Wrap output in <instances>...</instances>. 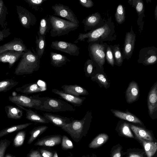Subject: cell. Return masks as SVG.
Masks as SVG:
<instances>
[{
    "mask_svg": "<svg viewBox=\"0 0 157 157\" xmlns=\"http://www.w3.org/2000/svg\"><path fill=\"white\" fill-rule=\"evenodd\" d=\"M24 53L16 67L14 74L17 75L30 74L39 70L40 59L33 48Z\"/></svg>",
    "mask_w": 157,
    "mask_h": 157,
    "instance_id": "6da1fadb",
    "label": "cell"
},
{
    "mask_svg": "<svg viewBox=\"0 0 157 157\" xmlns=\"http://www.w3.org/2000/svg\"><path fill=\"white\" fill-rule=\"evenodd\" d=\"M91 118V112L88 111L81 120H74L61 128L68 133L75 141L78 142L84 135Z\"/></svg>",
    "mask_w": 157,
    "mask_h": 157,
    "instance_id": "7a4b0ae2",
    "label": "cell"
},
{
    "mask_svg": "<svg viewBox=\"0 0 157 157\" xmlns=\"http://www.w3.org/2000/svg\"><path fill=\"white\" fill-rule=\"evenodd\" d=\"M34 96L41 102L40 105L36 109L49 112L74 111L75 110L72 105L61 99L47 97H41L39 95H34Z\"/></svg>",
    "mask_w": 157,
    "mask_h": 157,
    "instance_id": "3957f363",
    "label": "cell"
},
{
    "mask_svg": "<svg viewBox=\"0 0 157 157\" xmlns=\"http://www.w3.org/2000/svg\"><path fill=\"white\" fill-rule=\"evenodd\" d=\"M51 22L50 35L52 37L67 35L77 29L79 24L62 19L54 15H49Z\"/></svg>",
    "mask_w": 157,
    "mask_h": 157,
    "instance_id": "277c9868",
    "label": "cell"
},
{
    "mask_svg": "<svg viewBox=\"0 0 157 157\" xmlns=\"http://www.w3.org/2000/svg\"><path fill=\"white\" fill-rule=\"evenodd\" d=\"M110 29L107 25L97 28L94 30H92L86 33H80L75 43H77L78 41H84L86 39H87L86 41L88 43L94 42L98 40L100 38H103L107 36L109 33Z\"/></svg>",
    "mask_w": 157,
    "mask_h": 157,
    "instance_id": "5b68a950",
    "label": "cell"
},
{
    "mask_svg": "<svg viewBox=\"0 0 157 157\" xmlns=\"http://www.w3.org/2000/svg\"><path fill=\"white\" fill-rule=\"evenodd\" d=\"M9 100L16 105L23 107L35 109L41 104V101L36 99L34 95L29 96L23 94H16L10 96Z\"/></svg>",
    "mask_w": 157,
    "mask_h": 157,
    "instance_id": "8992f818",
    "label": "cell"
},
{
    "mask_svg": "<svg viewBox=\"0 0 157 157\" xmlns=\"http://www.w3.org/2000/svg\"><path fill=\"white\" fill-rule=\"evenodd\" d=\"M17 12L20 24L24 28L29 29L36 25V18L34 15L21 6H16Z\"/></svg>",
    "mask_w": 157,
    "mask_h": 157,
    "instance_id": "52a82bcc",
    "label": "cell"
},
{
    "mask_svg": "<svg viewBox=\"0 0 157 157\" xmlns=\"http://www.w3.org/2000/svg\"><path fill=\"white\" fill-rule=\"evenodd\" d=\"M54 15L64 18L71 22L79 24V21L73 11L69 6L63 4H56L52 6Z\"/></svg>",
    "mask_w": 157,
    "mask_h": 157,
    "instance_id": "ba28073f",
    "label": "cell"
},
{
    "mask_svg": "<svg viewBox=\"0 0 157 157\" xmlns=\"http://www.w3.org/2000/svg\"><path fill=\"white\" fill-rule=\"evenodd\" d=\"M51 47L53 49L66 53L71 56H78L79 48L76 44L63 41H52Z\"/></svg>",
    "mask_w": 157,
    "mask_h": 157,
    "instance_id": "9c48e42d",
    "label": "cell"
},
{
    "mask_svg": "<svg viewBox=\"0 0 157 157\" xmlns=\"http://www.w3.org/2000/svg\"><path fill=\"white\" fill-rule=\"evenodd\" d=\"M88 51L90 57L100 67L104 65L105 61V47L104 45L96 43H90Z\"/></svg>",
    "mask_w": 157,
    "mask_h": 157,
    "instance_id": "30bf717a",
    "label": "cell"
},
{
    "mask_svg": "<svg viewBox=\"0 0 157 157\" xmlns=\"http://www.w3.org/2000/svg\"><path fill=\"white\" fill-rule=\"evenodd\" d=\"M40 81L37 82L30 83L25 84L22 86L17 87L16 90L23 94L28 95L44 91L46 89L44 82Z\"/></svg>",
    "mask_w": 157,
    "mask_h": 157,
    "instance_id": "8fae6325",
    "label": "cell"
},
{
    "mask_svg": "<svg viewBox=\"0 0 157 157\" xmlns=\"http://www.w3.org/2000/svg\"><path fill=\"white\" fill-rule=\"evenodd\" d=\"M25 52L9 50L0 53V62L8 63L9 67L11 68L21 58Z\"/></svg>",
    "mask_w": 157,
    "mask_h": 157,
    "instance_id": "7c38bea8",
    "label": "cell"
},
{
    "mask_svg": "<svg viewBox=\"0 0 157 157\" xmlns=\"http://www.w3.org/2000/svg\"><path fill=\"white\" fill-rule=\"evenodd\" d=\"M28 49L23 40L20 38H14L11 41L0 46V53L9 50L25 52Z\"/></svg>",
    "mask_w": 157,
    "mask_h": 157,
    "instance_id": "4fadbf2b",
    "label": "cell"
},
{
    "mask_svg": "<svg viewBox=\"0 0 157 157\" xmlns=\"http://www.w3.org/2000/svg\"><path fill=\"white\" fill-rule=\"evenodd\" d=\"M52 91L53 93L59 95L62 98L71 103L75 106L78 107L82 105L86 98L85 97L75 96L56 89H52Z\"/></svg>",
    "mask_w": 157,
    "mask_h": 157,
    "instance_id": "5bb4252c",
    "label": "cell"
},
{
    "mask_svg": "<svg viewBox=\"0 0 157 157\" xmlns=\"http://www.w3.org/2000/svg\"><path fill=\"white\" fill-rule=\"evenodd\" d=\"M133 32L127 33L125 38L124 54L127 59L132 56L134 47L136 35Z\"/></svg>",
    "mask_w": 157,
    "mask_h": 157,
    "instance_id": "9a60e30c",
    "label": "cell"
},
{
    "mask_svg": "<svg viewBox=\"0 0 157 157\" xmlns=\"http://www.w3.org/2000/svg\"><path fill=\"white\" fill-rule=\"evenodd\" d=\"M43 115L49 122L55 126L61 128L70 123L71 121L70 118L50 113H44Z\"/></svg>",
    "mask_w": 157,
    "mask_h": 157,
    "instance_id": "2e32d148",
    "label": "cell"
},
{
    "mask_svg": "<svg viewBox=\"0 0 157 157\" xmlns=\"http://www.w3.org/2000/svg\"><path fill=\"white\" fill-rule=\"evenodd\" d=\"M61 141L60 135H52L39 139L34 145L44 147H53L59 145Z\"/></svg>",
    "mask_w": 157,
    "mask_h": 157,
    "instance_id": "e0dca14e",
    "label": "cell"
},
{
    "mask_svg": "<svg viewBox=\"0 0 157 157\" xmlns=\"http://www.w3.org/2000/svg\"><path fill=\"white\" fill-rule=\"evenodd\" d=\"M61 87L64 92L75 96L79 97L80 95L89 94L86 89L77 84L64 85Z\"/></svg>",
    "mask_w": 157,
    "mask_h": 157,
    "instance_id": "ac0fdd59",
    "label": "cell"
},
{
    "mask_svg": "<svg viewBox=\"0 0 157 157\" xmlns=\"http://www.w3.org/2000/svg\"><path fill=\"white\" fill-rule=\"evenodd\" d=\"M16 105L21 109L26 111V118L27 120L39 123L47 124L49 122L44 116L40 115L30 109H27L19 105Z\"/></svg>",
    "mask_w": 157,
    "mask_h": 157,
    "instance_id": "d6986e66",
    "label": "cell"
},
{
    "mask_svg": "<svg viewBox=\"0 0 157 157\" xmlns=\"http://www.w3.org/2000/svg\"><path fill=\"white\" fill-rule=\"evenodd\" d=\"M157 84L156 82L149 93L148 97V107L149 114L152 115L157 110Z\"/></svg>",
    "mask_w": 157,
    "mask_h": 157,
    "instance_id": "ffe728a7",
    "label": "cell"
},
{
    "mask_svg": "<svg viewBox=\"0 0 157 157\" xmlns=\"http://www.w3.org/2000/svg\"><path fill=\"white\" fill-rule=\"evenodd\" d=\"M50 57L51 64L54 67H61L71 61L66 56L52 52L50 53Z\"/></svg>",
    "mask_w": 157,
    "mask_h": 157,
    "instance_id": "44dd1931",
    "label": "cell"
},
{
    "mask_svg": "<svg viewBox=\"0 0 157 157\" xmlns=\"http://www.w3.org/2000/svg\"><path fill=\"white\" fill-rule=\"evenodd\" d=\"M139 95V89L137 83L134 81L132 82L129 84L126 92L127 102L131 103L136 101Z\"/></svg>",
    "mask_w": 157,
    "mask_h": 157,
    "instance_id": "7402d4cb",
    "label": "cell"
},
{
    "mask_svg": "<svg viewBox=\"0 0 157 157\" xmlns=\"http://www.w3.org/2000/svg\"><path fill=\"white\" fill-rule=\"evenodd\" d=\"M100 15L98 13H95L88 16L82 21L84 25L85 32L91 30L94 28L99 22Z\"/></svg>",
    "mask_w": 157,
    "mask_h": 157,
    "instance_id": "603a6c76",
    "label": "cell"
},
{
    "mask_svg": "<svg viewBox=\"0 0 157 157\" xmlns=\"http://www.w3.org/2000/svg\"><path fill=\"white\" fill-rule=\"evenodd\" d=\"M5 109L8 118L13 119H21L23 115V111L18 107L7 105L5 107Z\"/></svg>",
    "mask_w": 157,
    "mask_h": 157,
    "instance_id": "cb8c5ba5",
    "label": "cell"
},
{
    "mask_svg": "<svg viewBox=\"0 0 157 157\" xmlns=\"http://www.w3.org/2000/svg\"><path fill=\"white\" fill-rule=\"evenodd\" d=\"M51 22L48 15L42 18L40 21L39 27L37 32L38 36H46L47 33L51 29Z\"/></svg>",
    "mask_w": 157,
    "mask_h": 157,
    "instance_id": "d4e9b609",
    "label": "cell"
},
{
    "mask_svg": "<svg viewBox=\"0 0 157 157\" xmlns=\"http://www.w3.org/2000/svg\"><path fill=\"white\" fill-rule=\"evenodd\" d=\"M112 112L116 117L134 123L142 124L141 121L134 115L128 112L126 113L116 110L112 111Z\"/></svg>",
    "mask_w": 157,
    "mask_h": 157,
    "instance_id": "484cf974",
    "label": "cell"
},
{
    "mask_svg": "<svg viewBox=\"0 0 157 157\" xmlns=\"http://www.w3.org/2000/svg\"><path fill=\"white\" fill-rule=\"evenodd\" d=\"M32 123L13 125L0 131V138L13 132L19 131L27 128L32 124Z\"/></svg>",
    "mask_w": 157,
    "mask_h": 157,
    "instance_id": "4316f807",
    "label": "cell"
},
{
    "mask_svg": "<svg viewBox=\"0 0 157 157\" xmlns=\"http://www.w3.org/2000/svg\"><path fill=\"white\" fill-rule=\"evenodd\" d=\"M130 127L137 137L150 141L153 140L150 133L145 129L132 124H130Z\"/></svg>",
    "mask_w": 157,
    "mask_h": 157,
    "instance_id": "83f0119b",
    "label": "cell"
},
{
    "mask_svg": "<svg viewBox=\"0 0 157 157\" xmlns=\"http://www.w3.org/2000/svg\"><path fill=\"white\" fill-rule=\"evenodd\" d=\"M45 37V36H37L36 37V53L40 58L44 54L46 46Z\"/></svg>",
    "mask_w": 157,
    "mask_h": 157,
    "instance_id": "f1b7e54d",
    "label": "cell"
},
{
    "mask_svg": "<svg viewBox=\"0 0 157 157\" xmlns=\"http://www.w3.org/2000/svg\"><path fill=\"white\" fill-rule=\"evenodd\" d=\"M137 138L142 142L147 157H151L153 156L157 150L156 144L153 142L146 141L142 139Z\"/></svg>",
    "mask_w": 157,
    "mask_h": 157,
    "instance_id": "f546056e",
    "label": "cell"
},
{
    "mask_svg": "<svg viewBox=\"0 0 157 157\" xmlns=\"http://www.w3.org/2000/svg\"><path fill=\"white\" fill-rule=\"evenodd\" d=\"M8 14L7 7L2 0H0V27L3 29L6 28L7 25L6 21Z\"/></svg>",
    "mask_w": 157,
    "mask_h": 157,
    "instance_id": "4dcf8cb0",
    "label": "cell"
},
{
    "mask_svg": "<svg viewBox=\"0 0 157 157\" xmlns=\"http://www.w3.org/2000/svg\"><path fill=\"white\" fill-rule=\"evenodd\" d=\"M48 128L45 125L39 126L33 128L30 132V136L27 143L31 144L38 136L44 132Z\"/></svg>",
    "mask_w": 157,
    "mask_h": 157,
    "instance_id": "1f68e13d",
    "label": "cell"
},
{
    "mask_svg": "<svg viewBox=\"0 0 157 157\" xmlns=\"http://www.w3.org/2000/svg\"><path fill=\"white\" fill-rule=\"evenodd\" d=\"M18 82L12 79H7L0 81V93L6 92L17 85Z\"/></svg>",
    "mask_w": 157,
    "mask_h": 157,
    "instance_id": "d6a6232c",
    "label": "cell"
},
{
    "mask_svg": "<svg viewBox=\"0 0 157 157\" xmlns=\"http://www.w3.org/2000/svg\"><path fill=\"white\" fill-rule=\"evenodd\" d=\"M108 136L105 134H101L96 137L89 144L90 148L98 147L105 143L108 139Z\"/></svg>",
    "mask_w": 157,
    "mask_h": 157,
    "instance_id": "836d02e7",
    "label": "cell"
},
{
    "mask_svg": "<svg viewBox=\"0 0 157 157\" xmlns=\"http://www.w3.org/2000/svg\"><path fill=\"white\" fill-rule=\"evenodd\" d=\"M115 17L117 22L119 24L122 23L125 21V10L124 6L121 4H119L117 8Z\"/></svg>",
    "mask_w": 157,
    "mask_h": 157,
    "instance_id": "e575fe53",
    "label": "cell"
},
{
    "mask_svg": "<svg viewBox=\"0 0 157 157\" xmlns=\"http://www.w3.org/2000/svg\"><path fill=\"white\" fill-rule=\"evenodd\" d=\"M26 136V132L24 131H20L18 132L13 140V145L15 147L22 146L23 144Z\"/></svg>",
    "mask_w": 157,
    "mask_h": 157,
    "instance_id": "d590c367",
    "label": "cell"
},
{
    "mask_svg": "<svg viewBox=\"0 0 157 157\" xmlns=\"http://www.w3.org/2000/svg\"><path fill=\"white\" fill-rule=\"evenodd\" d=\"M47 0H24L29 6L36 11H38L44 2Z\"/></svg>",
    "mask_w": 157,
    "mask_h": 157,
    "instance_id": "8d00e7d4",
    "label": "cell"
},
{
    "mask_svg": "<svg viewBox=\"0 0 157 157\" xmlns=\"http://www.w3.org/2000/svg\"><path fill=\"white\" fill-rule=\"evenodd\" d=\"M11 141L7 139L1 140L0 141V157H4L6 150L10 145Z\"/></svg>",
    "mask_w": 157,
    "mask_h": 157,
    "instance_id": "74e56055",
    "label": "cell"
},
{
    "mask_svg": "<svg viewBox=\"0 0 157 157\" xmlns=\"http://www.w3.org/2000/svg\"><path fill=\"white\" fill-rule=\"evenodd\" d=\"M61 147L63 149L67 150L72 149L74 146L72 142L68 137L63 135L61 141Z\"/></svg>",
    "mask_w": 157,
    "mask_h": 157,
    "instance_id": "f35d334b",
    "label": "cell"
},
{
    "mask_svg": "<svg viewBox=\"0 0 157 157\" xmlns=\"http://www.w3.org/2000/svg\"><path fill=\"white\" fill-rule=\"evenodd\" d=\"M91 79L93 81H96L100 82L105 88H107L108 83L107 80L104 75L101 74H97L92 77Z\"/></svg>",
    "mask_w": 157,
    "mask_h": 157,
    "instance_id": "ab89813d",
    "label": "cell"
},
{
    "mask_svg": "<svg viewBox=\"0 0 157 157\" xmlns=\"http://www.w3.org/2000/svg\"><path fill=\"white\" fill-rule=\"evenodd\" d=\"M114 55L117 63L119 65L122 64L123 59L120 49L118 47H114L113 48Z\"/></svg>",
    "mask_w": 157,
    "mask_h": 157,
    "instance_id": "60d3db41",
    "label": "cell"
},
{
    "mask_svg": "<svg viewBox=\"0 0 157 157\" xmlns=\"http://www.w3.org/2000/svg\"><path fill=\"white\" fill-rule=\"evenodd\" d=\"M93 66L92 61L90 59H87L84 64V70L85 75L87 76L90 75L93 71Z\"/></svg>",
    "mask_w": 157,
    "mask_h": 157,
    "instance_id": "b9f144b4",
    "label": "cell"
},
{
    "mask_svg": "<svg viewBox=\"0 0 157 157\" xmlns=\"http://www.w3.org/2000/svg\"><path fill=\"white\" fill-rule=\"evenodd\" d=\"M134 5L138 15H140L144 11V5L142 0L133 1Z\"/></svg>",
    "mask_w": 157,
    "mask_h": 157,
    "instance_id": "7bdbcfd3",
    "label": "cell"
},
{
    "mask_svg": "<svg viewBox=\"0 0 157 157\" xmlns=\"http://www.w3.org/2000/svg\"><path fill=\"white\" fill-rule=\"evenodd\" d=\"M145 60L144 62L145 64L147 65L153 64L155 63L157 61V56L156 54L153 53L150 54V55H146Z\"/></svg>",
    "mask_w": 157,
    "mask_h": 157,
    "instance_id": "ee69618b",
    "label": "cell"
},
{
    "mask_svg": "<svg viewBox=\"0 0 157 157\" xmlns=\"http://www.w3.org/2000/svg\"><path fill=\"white\" fill-rule=\"evenodd\" d=\"M106 58L107 62L112 66L114 65V59L113 53L109 46L107 47L106 52Z\"/></svg>",
    "mask_w": 157,
    "mask_h": 157,
    "instance_id": "f6af8a7d",
    "label": "cell"
},
{
    "mask_svg": "<svg viewBox=\"0 0 157 157\" xmlns=\"http://www.w3.org/2000/svg\"><path fill=\"white\" fill-rule=\"evenodd\" d=\"M121 129L122 132L124 135L129 137H134L128 124L125 123L123 124Z\"/></svg>",
    "mask_w": 157,
    "mask_h": 157,
    "instance_id": "bcb514c9",
    "label": "cell"
},
{
    "mask_svg": "<svg viewBox=\"0 0 157 157\" xmlns=\"http://www.w3.org/2000/svg\"><path fill=\"white\" fill-rule=\"evenodd\" d=\"M11 34L10 29L9 28L4 29L1 30L0 29V41L4 38L7 37Z\"/></svg>",
    "mask_w": 157,
    "mask_h": 157,
    "instance_id": "7dc6e473",
    "label": "cell"
},
{
    "mask_svg": "<svg viewBox=\"0 0 157 157\" xmlns=\"http://www.w3.org/2000/svg\"><path fill=\"white\" fill-rule=\"evenodd\" d=\"M79 3L83 7L90 8L94 6V3L91 0H79Z\"/></svg>",
    "mask_w": 157,
    "mask_h": 157,
    "instance_id": "c3c4849f",
    "label": "cell"
},
{
    "mask_svg": "<svg viewBox=\"0 0 157 157\" xmlns=\"http://www.w3.org/2000/svg\"><path fill=\"white\" fill-rule=\"evenodd\" d=\"M26 157H43L39 151L31 150L28 154Z\"/></svg>",
    "mask_w": 157,
    "mask_h": 157,
    "instance_id": "681fc988",
    "label": "cell"
},
{
    "mask_svg": "<svg viewBox=\"0 0 157 157\" xmlns=\"http://www.w3.org/2000/svg\"><path fill=\"white\" fill-rule=\"evenodd\" d=\"M40 151L43 157H53V153L49 151L44 149H40Z\"/></svg>",
    "mask_w": 157,
    "mask_h": 157,
    "instance_id": "f907efd6",
    "label": "cell"
},
{
    "mask_svg": "<svg viewBox=\"0 0 157 157\" xmlns=\"http://www.w3.org/2000/svg\"><path fill=\"white\" fill-rule=\"evenodd\" d=\"M113 157H121V153L119 152L115 153L113 155Z\"/></svg>",
    "mask_w": 157,
    "mask_h": 157,
    "instance_id": "816d5d0a",
    "label": "cell"
},
{
    "mask_svg": "<svg viewBox=\"0 0 157 157\" xmlns=\"http://www.w3.org/2000/svg\"><path fill=\"white\" fill-rule=\"evenodd\" d=\"M4 157H16L15 156L10 153H7L5 155Z\"/></svg>",
    "mask_w": 157,
    "mask_h": 157,
    "instance_id": "f5cc1de1",
    "label": "cell"
},
{
    "mask_svg": "<svg viewBox=\"0 0 157 157\" xmlns=\"http://www.w3.org/2000/svg\"><path fill=\"white\" fill-rule=\"evenodd\" d=\"M129 157H141L140 156L137 154H133L130 155Z\"/></svg>",
    "mask_w": 157,
    "mask_h": 157,
    "instance_id": "db71d44e",
    "label": "cell"
},
{
    "mask_svg": "<svg viewBox=\"0 0 157 157\" xmlns=\"http://www.w3.org/2000/svg\"><path fill=\"white\" fill-rule=\"evenodd\" d=\"M157 6H156L155 9V18L156 20H157Z\"/></svg>",
    "mask_w": 157,
    "mask_h": 157,
    "instance_id": "11a10c76",
    "label": "cell"
},
{
    "mask_svg": "<svg viewBox=\"0 0 157 157\" xmlns=\"http://www.w3.org/2000/svg\"><path fill=\"white\" fill-rule=\"evenodd\" d=\"M53 157H58L57 154L56 152L54 153Z\"/></svg>",
    "mask_w": 157,
    "mask_h": 157,
    "instance_id": "9f6ffc18",
    "label": "cell"
}]
</instances>
